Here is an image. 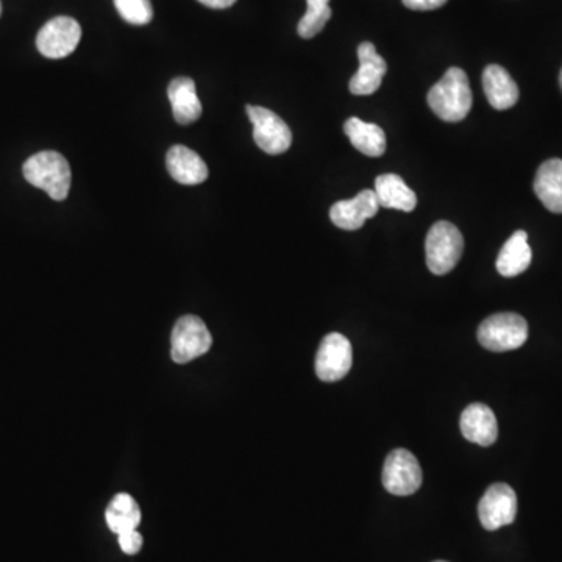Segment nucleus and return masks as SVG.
Returning a JSON list of instances; mask_svg holds the SVG:
<instances>
[{
	"mask_svg": "<svg viewBox=\"0 0 562 562\" xmlns=\"http://www.w3.org/2000/svg\"><path fill=\"white\" fill-rule=\"evenodd\" d=\"M375 196L380 207L410 213L416 208L417 196L399 175L383 174L375 180Z\"/></svg>",
	"mask_w": 562,
	"mask_h": 562,
	"instance_id": "nucleus-18",
	"label": "nucleus"
},
{
	"mask_svg": "<svg viewBox=\"0 0 562 562\" xmlns=\"http://www.w3.org/2000/svg\"><path fill=\"white\" fill-rule=\"evenodd\" d=\"M119 547L125 555H136L143 548V536L136 530L119 534Z\"/></svg>",
	"mask_w": 562,
	"mask_h": 562,
	"instance_id": "nucleus-24",
	"label": "nucleus"
},
{
	"mask_svg": "<svg viewBox=\"0 0 562 562\" xmlns=\"http://www.w3.org/2000/svg\"><path fill=\"white\" fill-rule=\"evenodd\" d=\"M247 116L253 124V139L263 152L280 155L289 150L292 133L283 119L274 111L247 105Z\"/></svg>",
	"mask_w": 562,
	"mask_h": 562,
	"instance_id": "nucleus-7",
	"label": "nucleus"
},
{
	"mask_svg": "<svg viewBox=\"0 0 562 562\" xmlns=\"http://www.w3.org/2000/svg\"><path fill=\"white\" fill-rule=\"evenodd\" d=\"M105 519H107L108 528L119 536L125 531L138 528L141 523V509L132 495L122 492V494L114 495L108 505L107 513H105Z\"/></svg>",
	"mask_w": 562,
	"mask_h": 562,
	"instance_id": "nucleus-21",
	"label": "nucleus"
},
{
	"mask_svg": "<svg viewBox=\"0 0 562 562\" xmlns=\"http://www.w3.org/2000/svg\"><path fill=\"white\" fill-rule=\"evenodd\" d=\"M344 132L352 146L367 157H381L386 152L385 130L377 124L361 121L358 118L347 119Z\"/></svg>",
	"mask_w": 562,
	"mask_h": 562,
	"instance_id": "nucleus-20",
	"label": "nucleus"
},
{
	"mask_svg": "<svg viewBox=\"0 0 562 562\" xmlns=\"http://www.w3.org/2000/svg\"><path fill=\"white\" fill-rule=\"evenodd\" d=\"M305 16L300 19L297 32L305 40H311L324 30L331 18L330 0H306Z\"/></svg>",
	"mask_w": 562,
	"mask_h": 562,
	"instance_id": "nucleus-22",
	"label": "nucleus"
},
{
	"mask_svg": "<svg viewBox=\"0 0 562 562\" xmlns=\"http://www.w3.org/2000/svg\"><path fill=\"white\" fill-rule=\"evenodd\" d=\"M463 250L464 238L458 227L447 221L436 222L425 241L427 266L431 274H449L463 257Z\"/></svg>",
	"mask_w": 562,
	"mask_h": 562,
	"instance_id": "nucleus-3",
	"label": "nucleus"
},
{
	"mask_svg": "<svg viewBox=\"0 0 562 562\" xmlns=\"http://www.w3.org/2000/svg\"><path fill=\"white\" fill-rule=\"evenodd\" d=\"M381 478L389 494L406 497L422 486V469L410 450L395 449L386 458Z\"/></svg>",
	"mask_w": 562,
	"mask_h": 562,
	"instance_id": "nucleus-6",
	"label": "nucleus"
},
{
	"mask_svg": "<svg viewBox=\"0 0 562 562\" xmlns=\"http://www.w3.org/2000/svg\"><path fill=\"white\" fill-rule=\"evenodd\" d=\"M199 2L205 7L214 8V10H224V8L232 7L236 0H199Z\"/></svg>",
	"mask_w": 562,
	"mask_h": 562,
	"instance_id": "nucleus-26",
	"label": "nucleus"
},
{
	"mask_svg": "<svg viewBox=\"0 0 562 562\" xmlns=\"http://www.w3.org/2000/svg\"><path fill=\"white\" fill-rule=\"evenodd\" d=\"M378 203L375 191L364 189L356 194L353 199L336 202L330 210V219L333 224L342 230H358L366 224L367 219L377 216Z\"/></svg>",
	"mask_w": 562,
	"mask_h": 562,
	"instance_id": "nucleus-11",
	"label": "nucleus"
},
{
	"mask_svg": "<svg viewBox=\"0 0 562 562\" xmlns=\"http://www.w3.org/2000/svg\"><path fill=\"white\" fill-rule=\"evenodd\" d=\"M213 346L210 330L197 316H183L174 325L171 336V356L174 363L186 364L205 355Z\"/></svg>",
	"mask_w": 562,
	"mask_h": 562,
	"instance_id": "nucleus-5",
	"label": "nucleus"
},
{
	"mask_svg": "<svg viewBox=\"0 0 562 562\" xmlns=\"http://www.w3.org/2000/svg\"><path fill=\"white\" fill-rule=\"evenodd\" d=\"M559 85H561V89H562V69H561V74H559Z\"/></svg>",
	"mask_w": 562,
	"mask_h": 562,
	"instance_id": "nucleus-27",
	"label": "nucleus"
},
{
	"mask_svg": "<svg viewBox=\"0 0 562 562\" xmlns=\"http://www.w3.org/2000/svg\"><path fill=\"white\" fill-rule=\"evenodd\" d=\"M169 175L180 185H200L208 178V166L199 153L186 146H174L166 155Z\"/></svg>",
	"mask_w": 562,
	"mask_h": 562,
	"instance_id": "nucleus-14",
	"label": "nucleus"
},
{
	"mask_svg": "<svg viewBox=\"0 0 562 562\" xmlns=\"http://www.w3.org/2000/svg\"><path fill=\"white\" fill-rule=\"evenodd\" d=\"M116 10L124 21L133 25H146L152 21L153 8L150 0H114Z\"/></svg>",
	"mask_w": 562,
	"mask_h": 562,
	"instance_id": "nucleus-23",
	"label": "nucleus"
},
{
	"mask_svg": "<svg viewBox=\"0 0 562 562\" xmlns=\"http://www.w3.org/2000/svg\"><path fill=\"white\" fill-rule=\"evenodd\" d=\"M434 562H447V561H434Z\"/></svg>",
	"mask_w": 562,
	"mask_h": 562,
	"instance_id": "nucleus-29",
	"label": "nucleus"
},
{
	"mask_svg": "<svg viewBox=\"0 0 562 562\" xmlns=\"http://www.w3.org/2000/svg\"><path fill=\"white\" fill-rule=\"evenodd\" d=\"M82 40V27L75 19L58 16L50 19L36 36L40 54L50 60H60L71 55Z\"/></svg>",
	"mask_w": 562,
	"mask_h": 562,
	"instance_id": "nucleus-8",
	"label": "nucleus"
},
{
	"mask_svg": "<svg viewBox=\"0 0 562 562\" xmlns=\"http://www.w3.org/2000/svg\"><path fill=\"white\" fill-rule=\"evenodd\" d=\"M447 0H403V5L410 10L428 11L444 7Z\"/></svg>",
	"mask_w": 562,
	"mask_h": 562,
	"instance_id": "nucleus-25",
	"label": "nucleus"
},
{
	"mask_svg": "<svg viewBox=\"0 0 562 562\" xmlns=\"http://www.w3.org/2000/svg\"><path fill=\"white\" fill-rule=\"evenodd\" d=\"M517 495L506 483L489 486L478 503V517L484 530L495 531L516 520Z\"/></svg>",
	"mask_w": 562,
	"mask_h": 562,
	"instance_id": "nucleus-9",
	"label": "nucleus"
},
{
	"mask_svg": "<svg viewBox=\"0 0 562 562\" xmlns=\"http://www.w3.org/2000/svg\"><path fill=\"white\" fill-rule=\"evenodd\" d=\"M478 341L491 352H509L522 347L528 339V324L516 313L492 314L478 327Z\"/></svg>",
	"mask_w": 562,
	"mask_h": 562,
	"instance_id": "nucleus-4",
	"label": "nucleus"
},
{
	"mask_svg": "<svg viewBox=\"0 0 562 562\" xmlns=\"http://www.w3.org/2000/svg\"><path fill=\"white\" fill-rule=\"evenodd\" d=\"M483 89L491 107L498 111L513 108L519 100V86L502 66L489 65L484 69Z\"/></svg>",
	"mask_w": 562,
	"mask_h": 562,
	"instance_id": "nucleus-15",
	"label": "nucleus"
},
{
	"mask_svg": "<svg viewBox=\"0 0 562 562\" xmlns=\"http://www.w3.org/2000/svg\"><path fill=\"white\" fill-rule=\"evenodd\" d=\"M25 180L35 188L43 189L50 199L65 200L71 189V166L61 153L44 150L36 153L22 166Z\"/></svg>",
	"mask_w": 562,
	"mask_h": 562,
	"instance_id": "nucleus-2",
	"label": "nucleus"
},
{
	"mask_svg": "<svg viewBox=\"0 0 562 562\" xmlns=\"http://www.w3.org/2000/svg\"><path fill=\"white\" fill-rule=\"evenodd\" d=\"M533 188L548 211L562 214V160L544 161L534 178Z\"/></svg>",
	"mask_w": 562,
	"mask_h": 562,
	"instance_id": "nucleus-17",
	"label": "nucleus"
},
{
	"mask_svg": "<svg viewBox=\"0 0 562 562\" xmlns=\"http://www.w3.org/2000/svg\"><path fill=\"white\" fill-rule=\"evenodd\" d=\"M360 68L349 83L350 93L355 96H370L380 89L383 77L388 72L385 58L378 54L372 43H361L358 47Z\"/></svg>",
	"mask_w": 562,
	"mask_h": 562,
	"instance_id": "nucleus-12",
	"label": "nucleus"
},
{
	"mask_svg": "<svg viewBox=\"0 0 562 562\" xmlns=\"http://www.w3.org/2000/svg\"><path fill=\"white\" fill-rule=\"evenodd\" d=\"M459 427L467 441L481 447H491L498 438L497 417L484 403H472L467 406L461 414Z\"/></svg>",
	"mask_w": 562,
	"mask_h": 562,
	"instance_id": "nucleus-13",
	"label": "nucleus"
},
{
	"mask_svg": "<svg viewBox=\"0 0 562 562\" xmlns=\"http://www.w3.org/2000/svg\"><path fill=\"white\" fill-rule=\"evenodd\" d=\"M169 102L178 124L188 125L202 116V104L197 96L196 83L189 77H177L169 83Z\"/></svg>",
	"mask_w": 562,
	"mask_h": 562,
	"instance_id": "nucleus-16",
	"label": "nucleus"
},
{
	"mask_svg": "<svg viewBox=\"0 0 562 562\" xmlns=\"http://www.w3.org/2000/svg\"><path fill=\"white\" fill-rule=\"evenodd\" d=\"M0 15H2V4H0Z\"/></svg>",
	"mask_w": 562,
	"mask_h": 562,
	"instance_id": "nucleus-28",
	"label": "nucleus"
},
{
	"mask_svg": "<svg viewBox=\"0 0 562 562\" xmlns=\"http://www.w3.org/2000/svg\"><path fill=\"white\" fill-rule=\"evenodd\" d=\"M352 344L341 333H330L317 350L316 374L325 383L342 380L352 369Z\"/></svg>",
	"mask_w": 562,
	"mask_h": 562,
	"instance_id": "nucleus-10",
	"label": "nucleus"
},
{
	"mask_svg": "<svg viewBox=\"0 0 562 562\" xmlns=\"http://www.w3.org/2000/svg\"><path fill=\"white\" fill-rule=\"evenodd\" d=\"M531 260H533V252L528 244L527 232L519 230L505 242V246L498 253V274L508 278L517 277L527 271Z\"/></svg>",
	"mask_w": 562,
	"mask_h": 562,
	"instance_id": "nucleus-19",
	"label": "nucleus"
},
{
	"mask_svg": "<svg viewBox=\"0 0 562 562\" xmlns=\"http://www.w3.org/2000/svg\"><path fill=\"white\" fill-rule=\"evenodd\" d=\"M428 105L444 122L463 121L472 108L469 77L459 68H450L428 93Z\"/></svg>",
	"mask_w": 562,
	"mask_h": 562,
	"instance_id": "nucleus-1",
	"label": "nucleus"
}]
</instances>
